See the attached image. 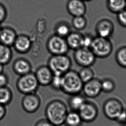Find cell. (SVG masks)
Returning a JSON list of instances; mask_svg holds the SVG:
<instances>
[{"mask_svg": "<svg viewBox=\"0 0 126 126\" xmlns=\"http://www.w3.org/2000/svg\"><path fill=\"white\" fill-rule=\"evenodd\" d=\"M68 113L66 105L62 101H52L45 109L46 119L55 126H61L64 123Z\"/></svg>", "mask_w": 126, "mask_h": 126, "instance_id": "obj_1", "label": "cell"}, {"mask_svg": "<svg viewBox=\"0 0 126 126\" xmlns=\"http://www.w3.org/2000/svg\"><path fill=\"white\" fill-rule=\"evenodd\" d=\"M84 84L78 73L75 71L70 70L62 75L61 90L70 95L79 94L82 91Z\"/></svg>", "mask_w": 126, "mask_h": 126, "instance_id": "obj_2", "label": "cell"}, {"mask_svg": "<svg viewBox=\"0 0 126 126\" xmlns=\"http://www.w3.org/2000/svg\"><path fill=\"white\" fill-rule=\"evenodd\" d=\"M71 66V60L66 54L52 55L48 62V66L54 75H63Z\"/></svg>", "mask_w": 126, "mask_h": 126, "instance_id": "obj_3", "label": "cell"}, {"mask_svg": "<svg viewBox=\"0 0 126 126\" xmlns=\"http://www.w3.org/2000/svg\"><path fill=\"white\" fill-rule=\"evenodd\" d=\"M96 58H105L113 51V44L109 38L97 36L94 38L90 48Z\"/></svg>", "mask_w": 126, "mask_h": 126, "instance_id": "obj_4", "label": "cell"}, {"mask_svg": "<svg viewBox=\"0 0 126 126\" xmlns=\"http://www.w3.org/2000/svg\"><path fill=\"white\" fill-rule=\"evenodd\" d=\"M39 85L35 74L31 72L21 76L17 83L18 90L25 95L35 94Z\"/></svg>", "mask_w": 126, "mask_h": 126, "instance_id": "obj_5", "label": "cell"}, {"mask_svg": "<svg viewBox=\"0 0 126 126\" xmlns=\"http://www.w3.org/2000/svg\"><path fill=\"white\" fill-rule=\"evenodd\" d=\"M125 109L122 102L116 98H110L104 102L103 112L107 118L116 121Z\"/></svg>", "mask_w": 126, "mask_h": 126, "instance_id": "obj_6", "label": "cell"}, {"mask_svg": "<svg viewBox=\"0 0 126 126\" xmlns=\"http://www.w3.org/2000/svg\"><path fill=\"white\" fill-rule=\"evenodd\" d=\"M47 47L52 55L66 54L70 49L66 39L56 34L51 36L48 39Z\"/></svg>", "mask_w": 126, "mask_h": 126, "instance_id": "obj_7", "label": "cell"}, {"mask_svg": "<svg viewBox=\"0 0 126 126\" xmlns=\"http://www.w3.org/2000/svg\"><path fill=\"white\" fill-rule=\"evenodd\" d=\"M73 57L76 63L82 67L92 66L96 59L90 49L84 47L75 50Z\"/></svg>", "mask_w": 126, "mask_h": 126, "instance_id": "obj_8", "label": "cell"}, {"mask_svg": "<svg viewBox=\"0 0 126 126\" xmlns=\"http://www.w3.org/2000/svg\"><path fill=\"white\" fill-rule=\"evenodd\" d=\"M78 112L83 122L90 123L96 119L99 111L95 104L86 101Z\"/></svg>", "mask_w": 126, "mask_h": 126, "instance_id": "obj_9", "label": "cell"}, {"mask_svg": "<svg viewBox=\"0 0 126 126\" xmlns=\"http://www.w3.org/2000/svg\"><path fill=\"white\" fill-rule=\"evenodd\" d=\"M41 104L39 97L35 94L25 95L22 101V106L24 111L29 113H33L37 111Z\"/></svg>", "mask_w": 126, "mask_h": 126, "instance_id": "obj_10", "label": "cell"}, {"mask_svg": "<svg viewBox=\"0 0 126 126\" xmlns=\"http://www.w3.org/2000/svg\"><path fill=\"white\" fill-rule=\"evenodd\" d=\"M84 94L90 98H95L98 96L102 92L101 80L94 78L84 84L83 90Z\"/></svg>", "mask_w": 126, "mask_h": 126, "instance_id": "obj_11", "label": "cell"}, {"mask_svg": "<svg viewBox=\"0 0 126 126\" xmlns=\"http://www.w3.org/2000/svg\"><path fill=\"white\" fill-rule=\"evenodd\" d=\"M35 75L39 85L43 86H46L51 84L54 75L48 66L40 67L36 70Z\"/></svg>", "mask_w": 126, "mask_h": 126, "instance_id": "obj_12", "label": "cell"}, {"mask_svg": "<svg viewBox=\"0 0 126 126\" xmlns=\"http://www.w3.org/2000/svg\"><path fill=\"white\" fill-rule=\"evenodd\" d=\"M95 30L97 36L109 38L113 34L114 26L110 21L102 20L97 24Z\"/></svg>", "mask_w": 126, "mask_h": 126, "instance_id": "obj_13", "label": "cell"}, {"mask_svg": "<svg viewBox=\"0 0 126 126\" xmlns=\"http://www.w3.org/2000/svg\"><path fill=\"white\" fill-rule=\"evenodd\" d=\"M32 42L28 36L25 35L17 36L13 46L16 51L21 53H27L31 48Z\"/></svg>", "mask_w": 126, "mask_h": 126, "instance_id": "obj_14", "label": "cell"}, {"mask_svg": "<svg viewBox=\"0 0 126 126\" xmlns=\"http://www.w3.org/2000/svg\"><path fill=\"white\" fill-rule=\"evenodd\" d=\"M17 36L14 29L10 28H3L0 32V43L9 47L13 46Z\"/></svg>", "mask_w": 126, "mask_h": 126, "instance_id": "obj_15", "label": "cell"}, {"mask_svg": "<svg viewBox=\"0 0 126 126\" xmlns=\"http://www.w3.org/2000/svg\"><path fill=\"white\" fill-rule=\"evenodd\" d=\"M13 68L16 73L20 76L31 72L30 63L27 60L22 58L16 60L13 64Z\"/></svg>", "mask_w": 126, "mask_h": 126, "instance_id": "obj_16", "label": "cell"}, {"mask_svg": "<svg viewBox=\"0 0 126 126\" xmlns=\"http://www.w3.org/2000/svg\"><path fill=\"white\" fill-rule=\"evenodd\" d=\"M84 35L78 32H71L66 38L67 44L70 49L75 50L82 47Z\"/></svg>", "mask_w": 126, "mask_h": 126, "instance_id": "obj_17", "label": "cell"}, {"mask_svg": "<svg viewBox=\"0 0 126 126\" xmlns=\"http://www.w3.org/2000/svg\"><path fill=\"white\" fill-rule=\"evenodd\" d=\"M68 11L72 15L75 16H83L85 14V7L80 0H70L67 4Z\"/></svg>", "mask_w": 126, "mask_h": 126, "instance_id": "obj_18", "label": "cell"}, {"mask_svg": "<svg viewBox=\"0 0 126 126\" xmlns=\"http://www.w3.org/2000/svg\"><path fill=\"white\" fill-rule=\"evenodd\" d=\"M82 122V119L78 112L72 111L67 113L64 124L66 126H80Z\"/></svg>", "mask_w": 126, "mask_h": 126, "instance_id": "obj_19", "label": "cell"}, {"mask_svg": "<svg viewBox=\"0 0 126 126\" xmlns=\"http://www.w3.org/2000/svg\"><path fill=\"white\" fill-rule=\"evenodd\" d=\"M12 58V51L10 47L0 43V64L6 65L10 62Z\"/></svg>", "mask_w": 126, "mask_h": 126, "instance_id": "obj_20", "label": "cell"}, {"mask_svg": "<svg viewBox=\"0 0 126 126\" xmlns=\"http://www.w3.org/2000/svg\"><path fill=\"white\" fill-rule=\"evenodd\" d=\"M69 101V105L72 111H78L80 108L85 103V99L80 94L71 95Z\"/></svg>", "mask_w": 126, "mask_h": 126, "instance_id": "obj_21", "label": "cell"}, {"mask_svg": "<svg viewBox=\"0 0 126 126\" xmlns=\"http://www.w3.org/2000/svg\"><path fill=\"white\" fill-rule=\"evenodd\" d=\"M13 98L11 90L7 86L0 87V104L3 106L10 103Z\"/></svg>", "mask_w": 126, "mask_h": 126, "instance_id": "obj_22", "label": "cell"}, {"mask_svg": "<svg viewBox=\"0 0 126 126\" xmlns=\"http://www.w3.org/2000/svg\"><path fill=\"white\" fill-rule=\"evenodd\" d=\"M78 73L84 84L94 78V71L90 67H82Z\"/></svg>", "mask_w": 126, "mask_h": 126, "instance_id": "obj_23", "label": "cell"}, {"mask_svg": "<svg viewBox=\"0 0 126 126\" xmlns=\"http://www.w3.org/2000/svg\"><path fill=\"white\" fill-rule=\"evenodd\" d=\"M115 60L118 65L126 68V46L121 47L116 51Z\"/></svg>", "mask_w": 126, "mask_h": 126, "instance_id": "obj_24", "label": "cell"}, {"mask_svg": "<svg viewBox=\"0 0 126 126\" xmlns=\"http://www.w3.org/2000/svg\"><path fill=\"white\" fill-rule=\"evenodd\" d=\"M108 5L111 10L119 13L126 7V0H109Z\"/></svg>", "mask_w": 126, "mask_h": 126, "instance_id": "obj_25", "label": "cell"}, {"mask_svg": "<svg viewBox=\"0 0 126 126\" xmlns=\"http://www.w3.org/2000/svg\"><path fill=\"white\" fill-rule=\"evenodd\" d=\"M101 87L102 91L109 93L113 92L115 88V84L111 79H105L101 80Z\"/></svg>", "mask_w": 126, "mask_h": 126, "instance_id": "obj_26", "label": "cell"}, {"mask_svg": "<svg viewBox=\"0 0 126 126\" xmlns=\"http://www.w3.org/2000/svg\"><path fill=\"white\" fill-rule=\"evenodd\" d=\"M55 32L56 35L63 38H66L71 32L70 27L64 23H62L57 26Z\"/></svg>", "mask_w": 126, "mask_h": 126, "instance_id": "obj_27", "label": "cell"}, {"mask_svg": "<svg viewBox=\"0 0 126 126\" xmlns=\"http://www.w3.org/2000/svg\"><path fill=\"white\" fill-rule=\"evenodd\" d=\"M73 27L78 30H82L85 28L87 22L83 16H75L72 21Z\"/></svg>", "mask_w": 126, "mask_h": 126, "instance_id": "obj_28", "label": "cell"}, {"mask_svg": "<svg viewBox=\"0 0 126 126\" xmlns=\"http://www.w3.org/2000/svg\"><path fill=\"white\" fill-rule=\"evenodd\" d=\"M50 84L56 90H61L62 84V75H53Z\"/></svg>", "mask_w": 126, "mask_h": 126, "instance_id": "obj_29", "label": "cell"}, {"mask_svg": "<svg viewBox=\"0 0 126 126\" xmlns=\"http://www.w3.org/2000/svg\"><path fill=\"white\" fill-rule=\"evenodd\" d=\"M93 39L94 38L89 34L84 35L82 41V47L90 49Z\"/></svg>", "mask_w": 126, "mask_h": 126, "instance_id": "obj_30", "label": "cell"}, {"mask_svg": "<svg viewBox=\"0 0 126 126\" xmlns=\"http://www.w3.org/2000/svg\"><path fill=\"white\" fill-rule=\"evenodd\" d=\"M118 19L121 25L126 28V10H123L119 12Z\"/></svg>", "mask_w": 126, "mask_h": 126, "instance_id": "obj_31", "label": "cell"}, {"mask_svg": "<svg viewBox=\"0 0 126 126\" xmlns=\"http://www.w3.org/2000/svg\"><path fill=\"white\" fill-rule=\"evenodd\" d=\"M35 126H55L46 119H42L37 121Z\"/></svg>", "mask_w": 126, "mask_h": 126, "instance_id": "obj_32", "label": "cell"}, {"mask_svg": "<svg viewBox=\"0 0 126 126\" xmlns=\"http://www.w3.org/2000/svg\"><path fill=\"white\" fill-rule=\"evenodd\" d=\"M8 82V80L7 75L3 73L0 74V87L7 86Z\"/></svg>", "mask_w": 126, "mask_h": 126, "instance_id": "obj_33", "label": "cell"}, {"mask_svg": "<svg viewBox=\"0 0 126 126\" xmlns=\"http://www.w3.org/2000/svg\"><path fill=\"white\" fill-rule=\"evenodd\" d=\"M7 16V12L5 7L0 4V23L5 20Z\"/></svg>", "mask_w": 126, "mask_h": 126, "instance_id": "obj_34", "label": "cell"}, {"mask_svg": "<svg viewBox=\"0 0 126 126\" xmlns=\"http://www.w3.org/2000/svg\"><path fill=\"white\" fill-rule=\"evenodd\" d=\"M6 114V109L5 106L0 104V121L4 118Z\"/></svg>", "mask_w": 126, "mask_h": 126, "instance_id": "obj_35", "label": "cell"}, {"mask_svg": "<svg viewBox=\"0 0 126 126\" xmlns=\"http://www.w3.org/2000/svg\"><path fill=\"white\" fill-rule=\"evenodd\" d=\"M3 65L0 64V74L3 73Z\"/></svg>", "mask_w": 126, "mask_h": 126, "instance_id": "obj_36", "label": "cell"}, {"mask_svg": "<svg viewBox=\"0 0 126 126\" xmlns=\"http://www.w3.org/2000/svg\"><path fill=\"white\" fill-rule=\"evenodd\" d=\"M2 29V28L1 27V26L0 25V32L1 31Z\"/></svg>", "mask_w": 126, "mask_h": 126, "instance_id": "obj_37", "label": "cell"}, {"mask_svg": "<svg viewBox=\"0 0 126 126\" xmlns=\"http://www.w3.org/2000/svg\"><path fill=\"white\" fill-rule=\"evenodd\" d=\"M123 126H126V123H125V124L123 125Z\"/></svg>", "mask_w": 126, "mask_h": 126, "instance_id": "obj_38", "label": "cell"}, {"mask_svg": "<svg viewBox=\"0 0 126 126\" xmlns=\"http://www.w3.org/2000/svg\"></svg>", "mask_w": 126, "mask_h": 126, "instance_id": "obj_39", "label": "cell"}]
</instances>
